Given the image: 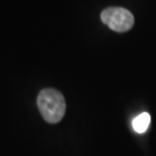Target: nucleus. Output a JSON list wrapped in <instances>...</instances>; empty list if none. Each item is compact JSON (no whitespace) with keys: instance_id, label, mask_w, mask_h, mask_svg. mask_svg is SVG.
Segmentation results:
<instances>
[{"instance_id":"f257e3e1","label":"nucleus","mask_w":156,"mask_h":156,"mask_svg":"<svg viewBox=\"0 0 156 156\" xmlns=\"http://www.w3.org/2000/svg\"><path fill=\"white\" fill-rule=\"evenodd\" d=\"M37 104L40 113L50 124L59 123L65 115L66 102L60 91L53 88L43 89L39 93Z\"/></svg>"},{"instance_id":"f03ea898","label":"nucleus","mask_w":156,"mask_h":156,"mask_svg":"<svg viewBox=\"0 0 156 156\" xmlns=\"http://www.w3.org/2000/svg\"><path fill=\"white\" fill-rule=\"evenodd\" d=\"M101 21L111 30L118 33H125L134 26V16L131 12L123 7L105 8L101 14Z\"/></svg>"},{"instance_id":"7ed1b4c3","label":"nucleus","mask_w":156,"mask_h":156,"mask_svg":"<svg viewBox=\"0 0 156 156\" xmlns=\"http://www.w3.org/2000/svg\"><path fill=\"white\" fill-rule=\"evenodd\" d=\"M150 115L148 113H142L139 116H137L132 121V127L135 132L139 134L145 133L148 130L149 125H150Z\"/></svg>"}]
</instances>
